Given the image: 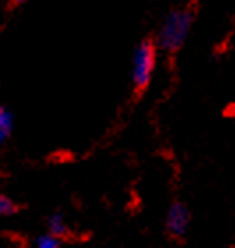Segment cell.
<instances>
[{
	"label": "cell",
	"instance_id": "obj_1",
	"mask_svg": "<svg viewBox=\"0 0 235 248\" xmlns=\"http://www.w3.org/2000/svg\"><path fill=\"white\" fill-rule=\"evenodd\" d=\"M194 2L196 0L189 2L184 7L170 11L168 15H166V18L163 20L161 27H159L156 41H154L159 50L174 55V53H177L180 48L184 46L186 39H188L189 32H191V27L194 23V18H196Z\"/></svg>",
	"mask_w": 235,
	"mask_h": 248
},
{
	"label": "cell",
	"instance_id": "obj_2",
	"mask_svg": "<svg viewBox=\"0 0 235 248\" xmlns=\"http://www.w3.org/2000/svg\"><path fill=\"white\" fill-rule=\"evenodd\" d=\"M158 61V46L152 39H143L134 50L133 57V93L138 98L150 85Z\"/></svg>",
	"mask_w": 235,
	"mask_h": 248
},
{
	"label": "cell",
	"instance_id": "obj_3",
	"mask_svg": "<svg viewBox=\"0 0 235 248\" xmlns=\"http://www.w3.org/2000/svg\"><path fill=\"white\" fill-rule=\"evenodd\" d=\"M191 225V213L182 201H174L166 211L164 229L172 239H184Z\"/></svg>",
	"mask_w": 235,
	"mask_h": 248
},
{
	"label": "cell",
	"instance_id": "obj_4",
	"mask_svg": "<svg viewBox=\"0 0 235 248\" xmlns=\"http://www.w3.org/2000/svg\"><path fill=\"white\" fill-rule=\"evenodd\" d=\"M13 128H15V117L11 110L0 105V145H4L9 140Z\"/></svg>",
	"mask_w": 235,
	"mask_h": 248
},
{
	"label": "cell",
	"instance_id": "obj_5",
	"mask_svg": "<svg viewBox=\"0 0 235 248\" xmlns=\"http://www.w3.org/2000/svg\"><path fill=\"white\" fill-rule=\"evenodd\" d=\"M46 227H48V232L55 234V236H59L62 239H66L69 236V227H67L66 220H64V217H62L60 213H53V215L48 217Z\"/></svg>",
	"mask_w": 235,
	"mask_h": 248
},
{
	"label": "cell",
	"instance_id": "obj_6",
	"mask_svg": "<svg viewBox=\"0 0 235 248\" xmlns=\"http://www.w3.org/2000/svg\"><path fill=\"white\" fill-rule=\"evenodd\" d=\"M66 239L59 238V236H55V234H43V236H39V238L36 239V245L39 248H59L62 243H64Z\"/></svg>",
	"mask_w": 235,
	"mask_h": 248
},
{
	"label": "cell",
	"instance_id": "obj_7",
	"mask_svg": "<svg viewBox=\"0 0 235 248\" xmlns=\"http://www.w3.org/2000/svg\"><path fill=\"white\" fill-rule=\"evenodd\" d=\"M18 204L15 201H11L9 197L0 193V217H13L18 213Z\"/></svg>",
	"mask_w": 235,
	"mask_h": 248
},
{
	"label": "cell",
	"instance_id": "obj_8",
	"mask_svg": "<svg viewBox=\"0 0 235 248\" xmlns=\"http://www.w3.org/2000/svg\"><path fill=\"white\" fill-rule=\"evenodd\" d=\"M11 2V5H13V7H18V5H23V4H27V2H29V0H9Z\"/></svg>",
	"mask_w": 235,
	"mask_h": 248
}]
</instances>
